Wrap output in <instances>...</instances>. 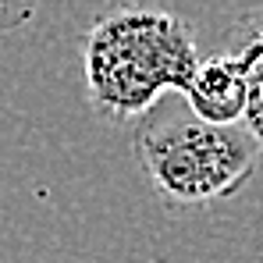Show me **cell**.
I'll return each mask as SVG.
<instances>
[{
	"instance_id": "cell-1",
	"label": "cell",
	"mask_w": 263,
	"mask_h": 263,
	"mask_svg": "<svg viewBox=\"0 0 263 263\" xmlns=\"http://www.w3.org/2000/svg\"><path fill=\"white\" fill-rule=\"evenodd\" d=\"M196 64L192 25L142 0L100 14L82 46L89 103L103 121H132L164 92H181Z\"/></svg>"
},
{
	"instance_id": "cell-2",
	"label": "cell",
	"mask_w": 263,
	"mask_h": 263,
	"mask_svg": "<svg viewBox=\"0 0 263 263\" xmlns=\"http://www.w3.org/2000/svg\"><path fill=\"white\" fill-rule=\"evenodd\" d=\"M135 157L164 203L203 206L231 199L256 175L260 146L242 121H206L178 92L175 103L160 96L139 114Z\"/></svg>"
},
{
	"instance_id": "cell-3",
	"label": "cell",
	"mask_w": 263,
	"mask_h": 263,
	"mask_svg": "<svg viewBox=\"0 0 263 263\" xmlns=\"http://www.w3.org/2000/svg\"><path fill=\"white\" fill-rule=\"evenodd\" d=\"M260 53H263V22L256 11H249L231 25L228 46L196 64L189 86L181 89L185 103L206 121H220V125L242 121L246 96H249V71H253Z\"/></svg>"
},
{
	"instance_id": "cell-4",
	"label": "cell",
	"mask_w": 263,
	"mask_h": 263,
	"mask_svg": "<svg viewBox=\"0 0 263 263\" xmlns=\"http://www.w3.org/2000/svg\"><path fill=\"white\" fill-rule=\"evenodd\" d=\"M256 14L263 22V7H256ZM242 118H246V128L253 132L256 146L263 149V53L256 57L253 71H249V96H246V114Z\"/></svg>"
}]
</instances>
